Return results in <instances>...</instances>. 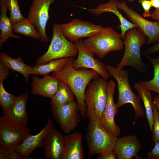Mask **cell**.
Wrapping results in <instances>:
<instances>
[{
    "label": "cell",
    "mask_w": 159,
    "mask_h": 159,
    "mask_svg": "<svg viewBox=\"0 0 159 159\" xmlns=\"http://www.w3.org/2000/svg\"><path fill=\"white\" fill-rule=\"evenodd\" d=\"M74 60L71 57L66 65L61 71L53 72L51 75L66 84L74 92L78 104L82 117L86 115V105L84 96L87 86L91 81L100 77V74L95 71L86 68L78 69L72 66Z\"/></svg>",
    "instance_id": "cell-1"
},
{
    "label": "cell",
    "mask_w": 159,
    "mask_h": 159,
    "mask_svg": "<svg viewBox=\"0 0 159 159\" xmlns=\"http://www.w3.org/2000/svg\"><path fill=\"white\" fill-rule=\"evenodd\" d=\"M136 28L131 29L126 32L124 39L125 47L123 56L117 65L123 68L130 66L135 68L140 73H145L147 71L146 65L142 60L141 49L147 44V37Z\"/></svg>",
    "instance_id": "cell-2"
},
{
    "label": "cell",
    "mask_w": 159,
    "mask_h": 159,
    "mask_svg": "<svg viewBox=\"0 0 159 159\" xmlns=\"http://www.w3.org/2000/svg\"><path fill=\"white\" fill-rule=\"evenodd\" d=\"M106 67L117 83L118 93L117 103L118 108L126 104L130 103L135 112V120L143 116L145 112L141 103L140 97L134 93L129 82L128 70L108 64L106 65Z\"/></svg>",
    "instance_id": "cell-3"
},
{
    "label": "cell",
    "mask_w": 159,
    "mask_h": 159,
    "mask_svg": "<svg viewBox=\"0 0 159 159\" xmlns=\"http://www.w3.org/2000/svg\"><path fill=\"white\" fill-rule=\"evenodd\" d=\"M108 83L102 77L93 79L88 84L84 96L86 115L89 120L100 121L105 108L107 99Z\"/></svg>",
    "instance_id": "cell-4"
},
{
    "label": "cell",
    "mask_w": 159,
    "mask_h": 159,
    "mask_svg": "<svg viewBox=\"0 0 159 159\" xmlns=\"http://www.w3.org/2000/svg\"><path fill=\"white\" fill-rule=\"evenodd\" d=\"M122 39L121 34L113 28L107 27L85 39L83 43L88 50L102 59L110 52L122 49L124 44Z\"/></svg>",
    "instance_id": "cell-5"
},
{
    "label": "cell",
    "mask_w": 159,
    "mask_h": 159,
    "mask_svg": "<svg viewBox=\"0 0 159 159\" xmlns=\"http://www.w3.org/2000/svg\"><path fill=\"white\" fill-rule=\"evenodd\" d=\"M117 138L107 130L99 121L90 120L85 137L88 158L107 151L114 150Z\"/></svg>",
    "instance_id": "cell-6"
},
{
    "label": "cell",
    "mask_w": 159,
    "mask_h": 159,
    "mask_svg": "<svg viewBox=\"0 0 159 159\" xmlns=\"http://www.w3.org/2000/svg\"><path fill=\"white\" fill-rule=\"evenodd\" d=\"M78 52L74 43L67 40L63 35L60 24H55L53 25V36L48 49L37 59L36 65L42 64L54 59L72 57Z\"/></svg>",
    "instance_id": "cell-7"
},
{
    "label": "cell",
    "mask_w": 159,
    "mask_h": 159,
    "mask_svg": "<svg viewBox=\"0 0 159 159\" xmlns=\"http://www.w3.org/2000/svg\"><path fill=\"white\" fill-rule=\"evenodd\" d=\"M26 125L11 119L6 114L0 117V146L9 150L15 149L30 134Z\"/></svg>",
    "instance_id": "cell-8"
},
{
    "label": "cell",
    "mask_w": 159,
    "mask_h": 159,
    "mask_svg": "<svg viewBox=\"0 0 159 159\" xmlns=\"http://www.w3.org/2000/svg\"><path fill=\"white\" fill-rule=\"evenodd\" d=\"M117 4L118 9L122 11L131 22L135 24L138 29L147 37V46L159 42V21H153L145 19L129 7L125 1H117Z\"/></svg>",
    "instance_id": "cell-9"
},
{
    "label": "cell",
    "mask_w": 159,
    "mask_h": 159,
    "mask_svg": "<svg viewBox=\"0 0 159 159\" xmlns=\"http://www.w3.org/2000/svg\"><path fill=\"white\" fill-rule=\"evenodd\" d=\"M55 0H32L28 19L35 26L39 32L41 41L48 43L49 41L46 33L47 23L49 20L50 5Z\"/></svg>",
    "instance_id": "cell-10"
},
{
    "label": "cell",
    "mask_w": 159,
    "mask_h": 159,
    "mask_svg": "<svg viewBox=\"0 0 159 159\" xmlns=\"http://www.w3.org/2000/svg\"><path fill=\"white\" fill-rule=\"evenodd\" d=\"M51 111L62 131L66 134L74 130L80 122V110L76 101L73 100L59 107H51Z\"/></svg>",
    "instance_id": "cell-11"
},
{
    "label": "cell",
    "mask_w": 159,
    "mask_h": 159,
    "mask_svg": "<svg viewBox=\"0 0 159 159\" xmlns=\"http://www.w3.org/2000/svg\"><path fill=\"white\" fill-rule=\"evenodd\" d=\"M78 52L77 58L74 60L72 66L76 69L81 68L90 69L98 73L106 81L109 78L110 73L106 65L99 59L94 57L95 54L88 50L81 40L74 42Z\"/></svg>",
    "instance_id": "cell-12"
},
{
    "label": "cell",
    "mask_w": 159,
    "mask_h": 159,
    "mask_svg": "<svg viewBox=\"0 0 159 159\" xmlns=\"http://www.w3.org/2000/svg\"><path fill=\"white\" fill-rule=\"evenodd\" d=\"M60 26L63 35L72 42L77 41L82 38L89 37L101 31L104 28L101 25L75 18Z\"/></svg>",
    "instance_id": "cell-13"
},
{
    "label": "cell",
    "mask_w": 159,
    "mask_h": 159,
    "mask_svg": "<svg viewBox=\"0 0 159 159\" xmlns=\"http://www.w3.org/2000/svg\"><path fill=\"white\" fill-rule=\"evenodd\" d=\"M54 128V123L48 117L47 124L39 133L26 137L15 149L21 159L29 158L35 149L42 148L47 137Z\"/></svg>",
    "instance_id": "cell-14"
},
{
    "label": "cell",
    "mask_w": 159,
    "mask_h": 159,
    "mask_svg": "<svg viewBox=\"0 0 159 159\" xmlns=\"http://www.w3.org/2000/svg\"><path fill=\"white\" fill-rule=\"evenodd\" d=\"M116 84L113 80L108 82L107 87V99L106 106L100 121L103 127L113 135L117 137L120 133V129L115 121L117 113L118 107L113 100Z\"/></svg>",
    "instance_id": "cell-15"
},
{
    "label": "cell",
    "mask_w": 159,
    "mask_h": 159,
    "mask_svg": "<svg viewBox=\"0 0 159 159\" xmlns=\"http://www.w3.org/2000/svg\"><path fill=\"white\" fill-rule=\"evenodd\" d=\"M137 137L132 135L118 138L114 150L118 159H131L137 156L141 148Z\"/></svg>",
    "instance_id": "cell-16"
},
{
    "label": "cell",
    "mask_w": 159,
    "mask_h": 159,
    "mask_svg": "<svg viewBox=\"0 0 159 159\" xmlns=\"http://www.w3.org/2000/svg\"><path fill=\"white\" fill-rule=\"evenodd\" d=\"M60 82L59 79L49 74L41 78L34 76L32 78L31 92L34 95L51 98L57 91Z\"/></svg>",
    "instance_id": "cell-17"
},
{
    "label": "cell",
    "mask_w": 159,
    "mask_h": 159,
    "mask_svg": "<svg viewBox=\"0 0 159 159\" xmlns=\"http://www.w3.org/2000/svg\"><path fill=\"white\" fill-rule=\"evenodd\" d=\"M82 140V135L78 132L64 136L62 159H84L85 155Z\"/></svg>",
    "instance_id": "cell-18"
},
{
    "label": "cell",
    "mask_w": 159,
    "mask_h": 159,
    "mask_svg": "<svg viewBox=\"0 0 159 159\" xmlns=\"http://www.w3.org/2000/svg\"><path fill=\"white\" fill-rule=\"evenodd\" d=\"M64 136L54 128L47 137L42 148L46 159H62Z\"/></svg>",
    "instance_id": "cell-19"
},
{
    "label": "cell",
    "mask_w": 159,
    "mask_h": 159,
    "mask_svg": "<svg viewBox=\"0 0 159 159\" xmlns=\"http://www.w3.org/2000/svg\"><path fill=\"white\" fill-rule=\"evenodd\" d=\"M117 1L110 0L109 2L98 6L97 8L88 9L91 14L99 15L105 12H112L118 17L120 22V28L121 30V35L124 39L126 32L129 30L137 28V26L126 19L118 10Z\"/></svg>",
    "instance_id": "cell-20"
},
{
    "label": "cell",
    "mask_w": 159,
    "mask_h": 159,
    "mask_svg": "<svg viewBox=\"0 0 159 159\" xmlns=\"http://www.w3.org/2000/svg\"><path fill=\"white\" fill-rule=\"evenodd\" d=\"M29 92L17 97L14 105L6 115L11 119L27 125L28 116L26 105L29 99Z\"/></svg>",
    "instance_id": "cell-21"
},
{
    "label": "cell",
    "mask_w": 159,
    "mask_h": 159,
    "mask_svg": "<svg viewBox=\"0 0 159 159\" xmlns=\"http://www.w3.org/2000/svg\"><path fill=\"white\" fill-rule=\"evenodd\" d=\"M0 47L1 49L9 38L20 39L21 37L13 33L12 24L6 14L7 9L6 0H0Z\"/></svg>",
    "instance_id": "cell-22"
},
{
    "label": "cell",
    "mask_w": 159,
    "mask_h": 159,
    "mask_svg": "<svg viewBox=\"0 0 159 159\" xmlns=\"http://www.w3.org/2000/svg\"><path fill=\"white\" fill-rule=\"evenodd\" d=\"M0 60L9 69L23 75L26 82L28 81L31 74L32 67L24 62L20 56L17 58H14L10 57L5 52H2L0 54Z\"/></svg>",
    "instance_id": "cell-23"
},
{
    "label": "cell",
    "mask_w": 159,
    "mask_h": 159,
    "mask_svg": "<svg viewBox=\"0 0 159 159\" xmlns=\"http://www.w3.org/2000/svg\"><path fill=\"white\" fill-rule=\"evenodd\" d=\"M71 57L54 59L42 64L36 65L32 67L31 74L44 76L51 72H59L66 65Z\"/></svg>",
    "instance_id": "cell-24"
},
{
    "label": "cell",
    "mask_w": 159,
    "mask_h": 159,
    "mask_svg": "<svg viewBox=\"0 0 159 159\" xmlns=\"http://www.w3.org/2000/svg\"><path fill=\"white\" fill-rule=\"evenodd\" d=\"M74 94L70 87L60 80L58 89L51 98V107H58L74 100Z\"/></svg>",
    "instance_id": "cell-25"
},
{
    "label": "cell",
    "mask_w": 159,
    "mask_h": 159,
    "mask_svg": "<svg viewBox=\"0 0 159 159\" xmlns=\"http://www.w3.org/2000/svg\"><path fill=\"white\" fill-rule=\"evenodd\" d=\"M134 87L143 102L146 112V118L149 124L150 130L152 131L153 121V100L150 91L140 83H135Z\"/></svg>",
    "instance_id": "cell-26"
},
{
    "label": "cell",
    "mask_w": 159,
    "mask_h": 159,
    "mask_svg": "<svg viewBox=\"0 0 159 159\" xmlns=\"http://www.w3.org/2000/svg\"><path fill=\"white\" fill-rule=\"evenodd\" d=\"M13 32L36 39H40L39 33L35 26L28 19L12 24Z\"/></svg>",
    "instance_id": "cell-27"
},
{
    "label": "cell",
    "mask_w": 159,
    "mask_h": 159,
    "mask_svg": "<svg viewBox=\"0 0 159 159\" xmlns=\"http://www.w3.org/2000/svg\"><path fill=\"white\" fill-rule=\"evenodd\" d=\"M145 57L153 64L154 69V76L149 80H141L139 83L150 91H153L159 95V57L152 58L148 56Z\"/></svg>",
    "instance_id": "cell-28"
},
{
    "label": "cell",
    "mask_w": 159,
    "mask_h": 159,
    "mask_svg": "<svg viewBox=\"0 0 159 159\" xmlns=\"http://www.w3.org/2000/svg\"><path fill=\"white\" fill-rule=\"evenodd\" d=\"M3 82H0V104L4 114H6L15 102L17 96L8 92L4 86Z\"/></svg>",
    "instance_id": "cell-29"
},
{
    "label": "cell",
    "mask_w": 159,
    "mask_h": 159,
    "mask_svg": "<svg viewBox=\"0 0 159 159\" xmlns=\"http://www.w3.org/2000/svg\"><path fill=\"white\" fill-rule=\"evenodd\" d=\"M6 4L7 9L10 11L9 18L12 24L26 19L21 14L17 0H6Z\"/></svg>",
    "instance_id": "cell-30"
},
{
    "label": "cell",
    "mask_w": 159,
    "mask_h": 159,
    "mask_svg": "<svg viewBox=\"0 0 159 159\" xmlns=\"http://www.w3.org/2000/svg\"><path fill=\"white\" fill-rule=\"evenodd\" d=\"M153 121L152 132V138L155 143L159 142V111L154 103L153 104Z\"/></svg>",
    "instance_id": "cell-31"
},
{
    "label": "cell",
    "mask_w": 159,
    "mask_h": 159,
    "mask_svg": "<svg viewBox=\"0 0 159 159\" xmlns=\"http://www.w3.org/2000/svg\"><path fill=\"white\" fill-rule=\"evenodd\" d=\"M138 2L141 4L144 9L143 16L145 17H151V13L150 10L151 6L150 1L148 0H139Z\"/></svg>",
    "instance_id": "cell-32"
},
{
    "label": "cell",
    "mask_w": 159,
    "mask_h": 159,
    "mask_svg": "<svg viewBox=\"0 0 159 159\" xmlns=\"http://www.w3.org/2000/svg\"><path fill=\"white\" fill-rule=\"evenodd\" d=\"M9 69L0 60V82L6 80L9 75Z\"/></svg>",
    "instance_id": "cell-33"
},
{
    "label": "cell",
    "mask_w": 159,
    "mask_h": 159,
    "mask_svg": "<svg viewBox=\"0 0 159 159\" xmlns=\"http://www.w3.org/2000/svg\"><path fill=\"white\" fill-rule=\"evenodd\" d=\"M148 158L150 159H159V142L155 143L153 149L147 153Z\"/></svg>",
    "instance_id": "cell-34"
},
{
    "label": "cell",
    "mask_w": 159,
    "mask_h": 159,
    "mask_svg": "<svg viewBox=\"0 0 159 159\" xmlns=\"http://www.w3.org/2000/svg\"><path fill=\"white\" fill-rule=\"evenodd\" d=\"M117 157L114 150H109L99 154L97 159H116Z\"/></svg>",
    "instance_id": "cell-35"
},
{
    "label": "cell",
    "mask_w": 159,
    "mask_h": 159,
    "mask_svg": "<svg viewBox=\"0 0 159 159\" xmlns=\"http://www.w3.org/2000/svg\"><path fill=\"white\" fill-rule=\"evenodd\" d=\"M158 51H159V42L153 46L145 49L144 51V54L145 56H148Z\"/></svg>",
    "instance_id": "cell-36"
},
{
    "label": "cell",
    "mask_w": 159,
    "mask_h": 159,
    "mask_svg": "<svg viewBox=\"0 0 159 159\" xmlns=\"http://www.w3.org/2000/svg\"><path fill=\"white\" fill-rule=\"evenodd\" d=\"M10 150L0 146V159H10Z\"/></svg>",
    "instance_id": "cell-37"
},
{
    "label": "cell",
    "mask_w": 159,
    "mask_h": 159,
    "mask_svg": "<svg viewBox=\"0 0 159 159\" xmlns=\"http://www.w3.org/2000/svg\"><path fill=\"white\" fill-rule=\"evenodd\" d=\"M151 17L154 20L159 21V8L156 9L152 12Z\"/></svg>",
    "instance_id": "cell-38"
},
{
    "label": "cell",
    "mask_w": 159,
    "mask_h": 159,
    "mask_svg": "<svg viewBox=\"0 0 159 159\" xmlns=\"http://www.w3.org/2000/svg\"><path fill=\"white\" fill-rule=\"evenodd\" d=\"M151 3V7L155 8L156 9L159 8V0H148Z\"/></svg>",
    "instance_id": "cell-39"
},
{
    "label": "cell",
    "mask_w": 159,
    "mask_h": 159,
    "mask_svg": "<svg viewBox=\"0 0 159 159\" xmlns=\"http://www.w3.org/2000/svg\"><path fill=\"white\" fill-rule=\"evenodd\" d=\"M153 102L156 108L159 111V95L155 97L153 100Z\"/></svg>",
    "instance_id": "cell-40"
},
{
    "label": "cell",
    "mask_w": 159,
    "mask_h": 159,
    "mask_svg": "<svg viewBox=\"0 0 159 159\" xmlns=\"http://www.w3.org/2000/svg\"><path fill=\"white\" fill-rule=\"evenodd\" d=\"M130 2L131 3H132L134 2L135 0H126Z\"/></svg>",
    "instance_id": "cell-41"
}]
</instances>
